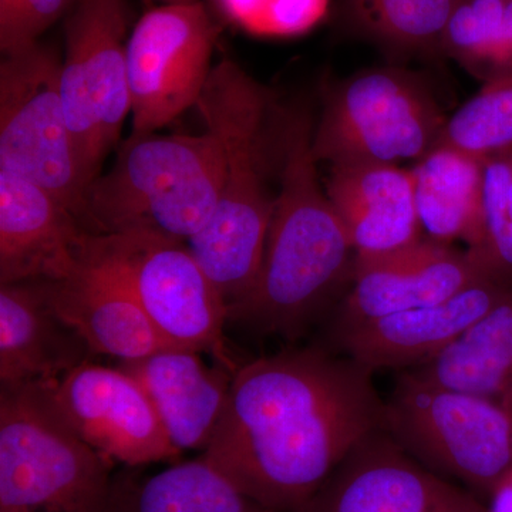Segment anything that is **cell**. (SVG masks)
<instances>
[{
  "label": "cell",
  "mask_w": 512,
  "mask_h": 512,
  "mask_svg": "<svg viewBox=\"0 0 512 512\" xmlns=\"http://www.w3.org/2000/svg\"><path fill=\"white\" fill-rule=\"evenodd\" d=\"M467 252L485 274L512 286V148L484 158L481 239Z\"/></svg>",
  "instance_id": "27"
},
{
  "label": "cell",
  "mask_w": 512,
  "mask_h": 512,
  "mask_svg": "<svg viewBox=\"0 0 512 512\" xmlns=\"http://www.w3.org/2000/svg\"><path fill=\"white\" fill-rule=\"evenodd\" d=\"M124 0H77L66 20L60 94L90 183L130 114Z\"/></svg>",
  "instance_id": "9"
},
{
  "label": "cell",
  "mask_w": 512,
  "mask_h": 512,
  "mask_svg": "<svg viewBox=\"0 0 512 512\" xmlns=\"http://www.w3.org/2000/svg\"><path fill=\"white\" fill-rule=\"evenodd\" d=\"M439 143L481 158L510 150L512 70L485 82L483 89L446 121Z\"/></svg>",
  "instance_id": "26"
},
{
  "label": "cell",
  "mask_w": 512,
  "mask_h": 512,
  "mask_svg": "<svg viewBox=\"0 0 512 512\" xmlns=\"http://www.w3.org/2000/svg\"><path fill=\"white\" fill-rule=\"evenodd\" d=\"M510 288L497 279H480L446 301L329 332L330 349H338L373 373L414 369L456 342Z\"/></svg>",
  "instance_id": "15"
},
{
  "label": "cell",
  "mask_w": 512,
  "mask_h": 512,
  "mask_svg": "<svg viewBox=\"0 0 512 512\" xmlns=\"http://www.w3.org/2000/svg\"><path fill=\"white\" fill-rule=\"evenodd\" d=\"M222 187L217 137L128 138L87 188L82 224L92 235H157L187 244L214 215Z\"/></svg>",
  "instance_id": "4"
},
{
  "label": "cell",
  "mask_w": 512,
  "mask_h": 512,
  "mask_svg": "<svg viewBox=\"0 0 512 512\" xmlns=\"http://www.w3.org/2000/svg\"><path fill=\"white\" fill-rule=\"evenodd\" d=\"M77 0H0V49L3 56L39 43Z\"/></svg>",
  "instance_id": "29"
},
{
  "label": "cell",
  "mask_w": 512,
  "mask_h": 512,
  "mask_svg": "<svg viewBox=\"0 0 512 512\" xmlns=\"http://www.w3.org/2000/svg\"><path fill=\"white\" fill-rule=\"evenodd\" d=\"M420 227L429 239L464 241L473 251L481 239L484 158L436 144L412 168Z\"/></svg>",
  "instance_id": "21"
},
{
  "label": "cell",
  "mask_w": 512,
  "mask_h": 512,
  "mask_svg": "<svg viewBox=\"0 0 512 512\" xmlns=\"http://www.w3.org/2000/svg\"><path fill=\"white\" fill-rule=\"evenodd\" d=\"M490 512H512V468L490 495Z\"/></svg>",
  "instance_id": "30"
},
{
  "label": "cell",
  "mask_w": 512,
  "mask_h": 512,
  "mask_svg": "<svg viewBox=\"0 0 512 512\" xmlns=\"http://www.w3.org/2000/svg\"><path fill=\"white\" fill-rule=\"evenodd\" d=\"M458 0H348L353 20L370 37L393 49H439Z\"/></svg>",
  "instance_id": "25"
},
{
  "label": "cell",
  "mask_w": 512,
  "mask_h": 512,
  "mask_svg": "<svg viewBox=\"0 0 512 512\" xmlns=\"http://www.w3.org/2000/svg\"><path fill=\"white\" fill-rule=\"evenodd\" d=\"M93 237L170 345L207 353L237 372L241 363L225 338L228 305L185 242L146 234Z\"/></svg>",
  "instance_id": "10"
},
{
  "label": "cell",
  "mask_w": 512,
  "mask_h": 512,
  "mask_svg": "<svg viewBox=\"0 0 512 512\" xmlns=\"http://www.w3.org/2000/svg\"><path fill=\"white\" fill-rule=\"evenodd\" d=\"M46 284L53 308L82 336L93 355L127 362L175 348L148 319L126 276L100 251L92 234L73 275Z\"/></svg>",
  "instance_id": "16"
},
{
  "label": "cell",
  "mask_w": 512,
  "mask_h": 512,
  "mask_svg": "<svg viewBox=\"0 0 512 512\" xmlns=\"http://www.w3.org/2000/svg\"><path fill=\"white\" fill-rule=\"evenodd\" d=\"M119 367L144 387L177 450L205 451L225 412L235 373L217 362L210 366L201 352L184 348L157 350Z\"/></svg>",
  "instance_id": "18"
},
{
  "label": "cell",
  "mask_w": 512,
  "mask_h": 512,
  "mask_svg": "<svg viewBox=\"0 0 512 512\" xmlns=\"http://www.w3.org/2000/svg\"><path fill=\"white\" fill-rule=\"evenodd\" d=\"M373 375L325 346L241 363L201 456L269 512H302L343 458L383 429Z\"/></svg>",
  "instance_id": "1"
},
{
  "label": "cell",
  "mask_w": 512,
  "mask_h": 512,
  "mask_svg": "<svg viewBox=\"0 0 512 512\" xmlns=\"http://www.w3.org/2000/svg\"><path fill=\"white\" fill-rule=\"evenodd\" d=\"M312 137L303 111L278 117L279 192L264 258L251 291L228 306V323L254 335L301 339L353 279L356 252L320 184Z\"/></svg>",
  "instance_id": "2"
},
{
  "label": "cell",
  "mask_w": 512,
  "mask_h": 512,
  "mask_svg": "<svg viewBox=\"0 0 512 512\" xmlns=\"http://www.w3.org/2000/svg\"><path fill=\"white\" fill-rule=\"evenodd\" d=\"M114 464L67 426L46 386H0V512H114Z\"/></svg>",
  "instance_id": "5"
},
{
  "label": "cell",
  "mask_w": 512,
  "mask_h": 512,
  "mask_svg": "<svg viewBox=\"0 0 512 512\" xmlns=\"http://www.w3.org/2000/svg\"><path fill=\"white\" fill-rule=\"evenodd\" d=\"M147 2H156L160 5H174V3H191L197 2V0H147Z\"/></svg>",
  "instance_id": "31"
},
{
  "label": "cell",
  "mask_w": 512,
  "mask_h": 512,
  "mask_svg": "<svg viewBox=\"0 0 512 512\" xmlns=\"http://www.w3.org/2000/svg\"><path fill=\"white\" fill-rule=\"evenodd\" d=\"M409 370L427 382L512 410V288L439 356Z\"/></svg>",
  "instance_id": "22"
},
{
  "label": "cell",
  "mask_w": 512,
  "mask_h": 512,
  "mask_svg": "<svg viewBox=\"0 0 512 512\" xmlns=\"http://www.w3.org/2000/svg\"><path fill=\"white\" fill-rule=\"evenodd\" d=\"M195 107L220 143L222 187L214 215L187 247L231 306L251 291L264 258L275 204L268 174L276 119L268 90L231 60L212 67Z\"/></svg>",
  "instance_id": "3"
},
{
  "label": "cell",
  "mask_w": 512,
  "mask_h": 512,
  "mask_svg": "<svg viewBox=\"0 0 512 512\" xmlns=\"http://www.w3.org/2000/svg\"><path fill=\"white\" fill-rule=\"evenodd\" d=\"M60 72L59 57L40 43L3 56L0 170L49 192L82 224L84 197L92 183L64 114Z\"/></svg>",
  "instance_id": "7"
},
{
  "label": "cell",
  "mask_w": 512,
  "mask_h": 512,
  "mask_svg": "<svg viewBox=\"0 0 512 512\" xmlns=\"http://www.w3.org/2000/svg\"><path fill=\"white\" fill-rule=\"evenodd\" d=\"M92 355L53 308L46 281L0 284V386L55 383Z\"/></svg>",
  "instance_id": "19"
},
{
  "label": "cell",
  "mask_w": 512,
  "mask_h": 512,
  "mask_svg": "<svg viewBox=\"0 0 512 512\" xmlns=\"http://www.w3.org/2000/svg\"><path fill=\"white\" fill-rule=\"evenodd\" d=\"M446 121L413 74L366 70L329 94L313 130V154L330 165L419 161L439 143Z\"/></svg>",
  "instance_id": "8"
},
{
  "label": "cell",
  "mask_w": 512,
  "mask_h": 512,
  "mask_svg": "<svg viewBox=\"0 0 512 512\" xmlns=\"http://www.w3.org/2000/svg\"><path fill=\"white\" fill-rule=\"evenodd\" d=\"M483 278L491 276L467 251L433 239L387 254L355 255L352 288L333 311L329 332L446 301Z\"/></svg>",
  "instance_id": "14"
},
{
  "label": "cell",
  "mask_w": 512,
  "mask_h": 512,
  "mask_svg": "<svg viewBox=\"0 0 512 512\" xmlns=\"http://www.w3.org/2000/svg\"><path fill=\"white\" fill-rule=\"evenodd\" d=\"M46 389L76 436L113 463L141 468L174 463L183 454L165 433L144 387L120 367L87 360Z\"/></svg>",
  "instance_id": "12"
},
{
  "label": "cell",
  "mask_w": 512,
  "mask_h": 512,
  "mask_svg": "<svg viewBox=\"0 0 512 512\" xmlns=\"http://www.w3.org/2000/svg\"><path fill=\"white\" fill-rule=\"evenodd\" d=\"M403 451L446 480L490 497L512 468V410L504 404L397 375L383 429Z\"/></svg>",
  "instance_id": "6"
},
{
  "label": "cell",
  "mask_w": 512,
  "mask_h": 512,
  "mask_svg": "<svg viewBox=\"0 0 512 512\" xmlns=\"http://www.w3.org/2000/svg\"><path fill=\"white\" fill-rule=\"evenodd\" d=\"M439 50L485 82L512 70V0H458Z\"/></svg>",
  "instance_id": "24"
},
{
  "label": "cell",
  "mask_w": 512,
  "mask_h": 512,
  "mask_svg": "<svg viewBox=\"0 0 512 512\" xmlns=\"http://www.w3.org/2000/svg\"><path fill=\"white\" fill-rule=\"evenodd\" d=\"M302 512H490L476 494L440 477L383 430L343 458Z\"/></svg>",
  "instance_id": "13"
},
{
  "label": "cell",
  "mask_w": 512,
  "mask_h": 512,
  "mask_svg": "<svg viewBox=\"0 0 512 512\" xmlns=\"http://www.w3.org/2000/svg\"><path fill=\"white\" fill-rule=\"evenodd\" d=\"M326 192L355 255L387 254L421 239L412 170L397 164H335Z\"/></svg>",
  "instance_id": "20"
},
{
  "label": "cell",
  "mask_w": 512,
  "mask_h": 512,
  "mask_svg": "<svg viewBox=\"0 0 512 512\" xmlns=\"http://www.w3.org/2000/svg\"><path fill=\"white\" fill-rule=\"evenodd\" d=\"M89 235L49 192L0 170V284L69 278Z\"/></svg>",
  "instance_id": "17"
},
{
  "label": "cell",
  "mask_w": 512,
  "mask_h": 512,
  "mask_svg": "<svg viewBox=\"0 0 512 512\" xmlns=\"http://www.w3.org/2000/svg\"><path fill=\"white\" fill-rule=\"evenodd\" d=\"M231 22L258 35H293L311 28L326 0H215Z\"/></svg>",
  "instance_id": "28"
},
{
  "label": "cell",
  "mask_w": 512,
  "mask_h": 512,
  "mask_svg": "<svg viewBox=\"0 0 512 512\" xmlns=\"http://www.w3.org/2000/svg\"><path fill=\"white\" fill-rule=\"evenodd\" d=\"M114 512H269L200 456L154 476L126 467L116 474Z\"/></svg>",
  "instance_id": "23"
},
{
  "label": "cell",
  "mask_w": 512,
  "mask_h": 512,
  "mask_svg": "<svg viewBox=\"0 0 512 512\" xmlns=\"http://www.w3.org/2000/svg\"><path fill=\"white\" fill-rule=\"evenodd\" d=\"M220 29L204 3L160 5L127 40L131 136H150L197 106Z\"/></svg>",
  "instance_id": "11"
}]
</instances>
